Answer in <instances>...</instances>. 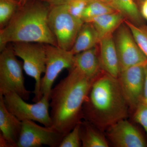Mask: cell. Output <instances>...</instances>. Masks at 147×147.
<instances>
[{"mask_svg":"<svg viewBox=\"0 0 147 147\" xmlns=\"http://www.w3.org/2000/svg\"><path fill=\"white\" fill-rule=\"evenodd\" d=\"M117 11L112 6L100 1L90 0L84 9L82 19L84 22H89L93 18L97 16Z\"/></svg>","mask_w":147,"mask_h":147,"instance_id":"cell-20","label":"cell"},{"mask_svg":"<svg viewBox=\"0 0 147 147\" xmlns=\"http://www.w3.org/2000/svg\"><path fill=\"white\" fill-rule=\"evenodd\" d=\"M97 46L74 55V67L91 79H96L103 71L98 57Z\"/></svg>","mask_w":147,"mask_h":147,"instance_id":"cell-15","label":"cell"},{"mask_svg":"<svg viewBox=\"0 0 147 147\" xmlns=\"http://www.w3.org/2000/svg\"><path fill=\"white\" fill-rule=\"evenodd\" d=\"M3 96L7 110L21 121H32L44 126H52L53 121L49 113L50 98L42 96L38 102L28 103L18 94L11 92Z\"/></svg>","mask_w":147,"mask_h":147,"instance_id":"cell-7","label":"cell"},{"mask_svg":"<svg viewBox=\"0 0 147 147\" xmlns=\"http://www.w3.org/2000/svg\"><path fill=\"white\" fill-rule=\"evenodd\" d=\"M64 137L53 126H42L34 121H22L17 147H59Z\"/></svg>","mask_w":147,"mask_h":147,"instance_id":"cell-10","label":"cell"},{"mask_svg":"<svg viewBox=\"0 0 147 147\" xmlns=\"http://www.w3.org/2000/svg\"><path fill=\"white\" fill-rule=\"evenodd\" d=\"M134 111V121L144 127L147 135V104L141 102Z\"/></svg>","mask_w":147,"mask_h":147,"instance_id":"cell-25","label":"cell"},{"mask_svg":"<svg viewBox=\"0 0 147 147\" xmlns=\"http://www.w3.org/2000/svg\"><path fill=\"white\" fill-rule=\"evenodd\" d=\"M11 1H14L16 2H17L18 4V1H17V0H11ZM18 5H19V4H18Z\"/></svg>","mask_w":147,"mask_h":147,"instance_id":"cell-32","label":"cell"},{"mask_svg":"<svg viewBox=\"0 0 147 147\" xmlns=\"http://www.w3.org/2000/svg\"><path fill=\"white\" fill-rule=\"evenodd\" d=\"M98 1H100L102 2L105 3L112 6V5H113V1H114V0H98Z\"/></svg>","mask_w":147,"mask_h":147,"instance_id":"cell-29","label":"cell"},{"mask_svg":"<svg viewBox=\"0 0 147 147\" xmlns=\"http://www.w3.org/2000/svg\"><path fill=\"white\" fill-rule=\"evenodd\" d=\"M144 1H145V0H136V1L138 3V5H139L140 4H141L142 2Z\"/></svg>","mask_w":147,"mask_h":147,"instance_id":"cell-31","label":"cell"},{"mask_svg":"<svg viewBox=\"0 0 147 147\" xmlns=\"http://www.w3.org/2000/svg\"><path fill=\"white\" fill-rule=\"evenodd\" d=\"M98 44V57L102 71L117 78L121 70L113 34L103 38Z\"/></svg>","mask_w":147,"mask_h":147,"instance_id":"cell-14","label":"cell"},{"mask_svg":"<svg viewBox=\"0 0 147 147\" xmlns=\"http://www.w3.org/2000/svg\"><path fill=\"white\" fill-rule=\"evenodd\" d=\"M85 1H90V0H85Z\"/></svg>","mask_w":147,"mask_h":147,"instance_id":"cell-33","label":"cell"},{"mask_svg":"<svg viewBox=\"0 0 147 147\" xmlns=\"http://www.w3.org/2000/svg\"><path fill=\"white\" fill-rule=\"evenodd\" d=\"M125 19L124 16L117 11L97 16L93 18L89 22L93 25L100 40L105 36L114 34Z\"/></svg>","mask_w":147,"mask_h":147,"instance_id":"cell-16","label":"cell"},{"mask_svg":"<svg viewBox=\"0 0 147 147\" xmlns=\"http://www.w3.org/2000/svg\"><path fill=\"white\" fill-rule=\"evenodd\" d=\"M80 122L77 124L69 133L63 137L59 147H82L80 135Z\"/></svg>","mask_w":147,"mask_h":147,"instance_id":"cell-23","label":"cell"},{"mask_svg":"<svg viewBox=\"0 0 147 147\" xmlns=\"http://www.w3.org/2000/svg\"><path fill=\"white\" fill-rule=\"evenodd\" d=\"M124 23L131 31L134 39L147 58V25H135L125 19Z\"/></svg>","mask_w":147,"mask_h":147,"instance_id":"cell-21","label":"cell"},{"mask_svg":"<svg viewBox=\"0 0 147 147\" xmlns=\"http://www.w3.org/2000/svg\"><path fill=\"white\" fill-rule=\"evenodd\" d=\"M19 7L16 2L11 0H0V28L8 24Z\"/></svg>","mask_w":147,"mask_h":147,"instance_id":"cell-22","label":"cell"},{"mask_svg":"<svg viewBox=\"0 0 147 147\" xmlns=\"http://www.w3.org/2000/svg\"><path fill=\"white\" fill-rule=\"evenodd\" d=\"M95 79L73 67L52 89L50 103L52 126L64 137L83 119V105Z\"/></svg>","mask_w":147,"mask_h":147,"instance_id":"cell-1","label":"cell"},{"mask_svg":"<svg viewBox=\"0 0 147 147\" xmlns=\"http://www.w3.org/2000/svg\"><path fill=\"white\" fill-rule=\"evenodd\" d=\"M48 22L58 47L70 51L84 21L71 15L65 3L50 6Z\"/></svg>","mask_w":147,"mask_h":147,"instance_id":"cell-6","label":"cell"},{"mask_svg":"<svg viewBox=\"0 0 147 147\" xmlns=\"http://www.w3.org/2000/svg\"><path fill=\"white\" fill-rule=\"evenodd\" d=\"M23 63L18 60L12 47H6L0 54V95L14 92L24 100H28L31 91L26 88Z\"/></svg>","mask_w":147,"mask_h":147,"instance_id":"cell-4","label":"cell"},{"mask_svg":"<svg viewBox=\"0 0 147 147\" xmlns=\"http://www.w3.org/2000/svg\"><path fill=\"white\" fill-rule=\"evenodd\" d=\"M89 1L85 0H68L65 4L69 12L71 15L82 19L84 9Z\"/></svg>","mask_w":147,"mask_h":147,"instance_id":"cell-24","label":"cell"},{"mask_svg":"<svg viewBox=\"0 0 147 147\" xmlns=\"http://www.w3.org/2000/svg\"><path fill=\"white\" fill-rule=\"evenodd\" d=\"M100 129L86 120L80 123V135L83 147H108L109 144Z\"/></svg>","mask_w":147,"mask_h":147,"instance_id":"cell-18","label":"cell"},{"mask_svg":"<svg viewBox=\"0 0 147 147\" xmlns=\"http://www.w3.org/2000/svg\"><path fill=\"white\" fill-rule=\"evenodd\" d=\"M50 6L40 0H29L19 7L8 24L0 30V50L8 43L38 42L58 46L48 22Z\"/></svg>","mask_w":147,"mask_h":147,"instance_id":"cell-3","label":"cell"},{"mask_svg":"<svg viewBox=\"0 0 147 147\" xmlns=\"http://www.w3.org/2000/svg\"><path fill=\"white\" fill-rule=\"evenodd\" d=\"M139 6V10L142 17L147 21V0H145L142 2Z\"/></svg>","mask_w":147,"mask_h":147,"instance_id":"cell-27","label":"cell"},{"mask_svg":"<svg viewBox=\"0 0 147 147\" xmlns=\"http://www.w3.org/2000/svg\"><path fill=\"white\" fill-rule=\"evenodd\" d=\"M46 50V69L40 82L41 97L50 98L53 84L62 70L74 67V55L70 51L50 44H45Z\"/></svg>","mask_w":147,"mask_h":147,"instance_id":"cell-8","label":"cell"},{"mask_svg":"<svg viewBox=\"0 0 147 147\" xmlns=\"http://www.w3.org/2000/svg\"><path fill=\"white\" fill-rule=\"evenodd\" d=\"M143 102L147 104V62L144 65V83Z\"/></svg>","mask_w":147,"mask_h":147,"instance_id":"cell-26","label":"cell"},{"mask_svg":"<svg viewBox=\"0 0 147 147\" xmlns=\"http://www.w3.org/2000/svg\"><path fill=\"white\" fill-rule=\"evenodd\" d=\"M19 4V7L22 6L26 3L29 0H17Z\"/></svg>","mask_w":147,"mask_h":147,"instance_id":"cell-30","label":"cell"},{"mask_svg":"<svg viewBox=\"0 0 147 147\" xmlns=\"http://www.w3.org/2000/svg\"><path fill=\"white\" fill-rule=\"evenodd\" d=\"M112 6L131 23L137 26L144 24L139 7L134 0H114Z\"/></svg>","mask_w":147,"mask_h":147,"instance_id":"cell-19","label":"cell"},{"mask_svg":"<svg viewBox=\"0 0 147 147\" xmlns=\"http://www.w3.org/2000/svg\"><path fill=\"white\" fill-rule=\"evenodd\" d=\"M128 108L117 78L103 71L95 79L84 102L83 119L105 131L126 119Z\"/></svg>","mask_w":147,"mask_h":147,"instance_id":"cell-2","label":"cell"},{"mask_svg":"<svg viewBox=\"0 0 147 147\" xmlns=\"http://www.w3.org/2000/svg\"><path fill=\"white\" fill-rule=\"evenodd\" d=\"M114 40L121 71L132 66L145 64L147 58L124 22L114 32Z\"/></svg>","mask_w":147,"mask_h":147,"instance_id":"cell-9","label":"cell"},{"mask_svg":"<svg viewBox=\"0 0 147 147\" xmlns=\"http://www.w3.org/2000/svg\"><path fill=\"white\" fill-rule=\"evenodd\" d=\"M110 142L117 147H146L142 133L126 119L113 124L105 130Z\"/></svg>","mask_w":147,"mask_h":147,"instance_id":"cell-12","label":"cell"},{"mask_svg":"<svg viewBox=\"0 0 147 147\" xmlns=\"http://www.w3.org/2000/svg\"><path fill=\"white\" fill-rule=\"evenodd\" d=\"M100 39L96 30L90 22H84L70 51L74 55L89 50L98 44Z\"/></svg>","mask_w":147,"mask_h":147,"instance_id":"cell-17","label":"cell"},{"mask_svg":"<svg viewBox=\"0 0 147 147\" xmlns=\"http://www.w3.org/2000/svg\"><path fill=\"white\" fill-rule=\"evenodd\" d=\"M12 49L16 57L24 61V71L35 81L34 94L32 101L38 102L42 98L40 95L41 76L46 69V54L45 44L33 42H12Z\"/></svg>","mask_w":147,"mask_h":147,"instance_id":"cell-5","label":"cell"},{"mask_svg":"<svg viewBox=\"0 0 147 147\" xmlns=\"http://www.w3.org/2000/svg\"><path fill=\"white\" fill-rule=\"evenodd\" d=\"M42 1L47 3L50 6L59 5L66 3L68 0H41Z\"/></svg>","mask_w":147,"mask_h":147,"instance_id":"cell-28","label":"cell"},{"mask_svg":"<svg viewBox=\"0 0 147 147\" xmlns=\"http://www.w3.org/2000/svg\"><path fill=\"white\" fill-rule=\"evenodd\" d=\"M145 64L125 69L117 78L129 108L134 111L143 101Z\"/></svg>","mask_w":147,"mask_h":147,"instance_id":"cell-11","label":"cell"},{"mask_svg":"<svg viewBox=\"0 0 147 147\" xmlns=\"http://www.w3.org/2000/svg\"><path fill=\"white\" fill-rule=\"evenodd\" d=\"M22 121L7 109L0 95V147H17Z\"/></svg>","mask_w":147,"mask_h":147,"instance_id":"cell-13","label":"cell"}]
</instances>
